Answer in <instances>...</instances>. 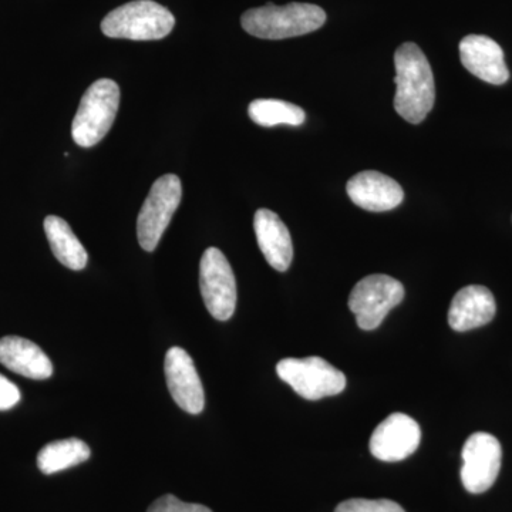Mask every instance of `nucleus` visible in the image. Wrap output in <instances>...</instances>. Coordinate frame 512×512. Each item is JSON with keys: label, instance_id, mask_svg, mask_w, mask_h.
<instances>
[{"label": "nucleus", "instance_id": "f257e3e1", "mask_svg": "<svg viewBox=\"0 0 512 512\" xmlns=\"http://www.w3.org/2000/svg\"><path fill=\"white\" fill-rule=\"evenodd\" d=\"M396 96L394 109L412 124H420L436 100L433 70L416 43L407 42L396 50Z\"/></svg>", "mask_w": 512, "mask_h": 512}, {"label": "nucleus", "instance_id": "f03ea898", "mask_svg": "<svg viewBox=\"0 0 512 512\" xmlns=\"http://www.w3.org/2000/svg\"><path fill=\"white\" fill-rule=\"evenodd\" d=\"M326 22L325 10L311 3H289L249 9L242 15L241 25L251 36L266 40L289 39L308 35L322 28Z\"/></svg>", "mask_w": 512, "mask_h": 512}, {"label": "nucleus", "instance_id": "7ed1b4c3", "mask_svg": "<svg viewBox=\"0 0 512 512\" xmlns=\"http://www.w3.org/2000/svg\"><path fill=\"white\" fill-rule=\"evenodd\" d=\"M173 13L153 0H134L114 9L101 22V32L113 39L160 40L173 32Z\"/></svg>", "mask_w": 512, "mask_h": 512}, {"label": "nucleus", "instance_id": "20e7f679", "mask_svg": "<svg viewBox=\"0 0 512 512\" xmlns=\"http://www.w3.org/2000/svg\"><path fill=\"white\" fill-rule=\"evenodd\" d=\"M120 106L119 84L100 79L86 90L72 124L74 143L83 148L99 144L113 127Z\"/></svg>", "mask_w": 512, "mask_h": 512}, {"label": "nucleus", "instance_id": "39448f33", "mask_svg": "<svg viewBox=\"0 0 512 512\" xmlns=\"http://www.w3.org/2000/svg\"><path fill=\"white\" fill-rule=\"evenodd\" d=\"M181 198L183 185L177 175H164L153 184L137 220L138 242L144 251L153 252L158 247Z\"/></svg>", "mask_w": 512, "mask_h": 512}, {"label": "nucleus", "instance_id": "423d86ee", "mask_svg": "<svg viewBox=\"0 0 512 512\" xmlns=\"http://www.w3.org/2000/svg\"><path fill=\"white\" fill-rule=\"evenodd\" d=\"M276 373L303 399L320 400L336 396L346 387L345 375L318 356L281 360L276 365Z\"/></svg>", "mask_w": 512, "mask_h": 512}, {"label": "nucleus", "instance_id": "0eeeda50", "mask_svg": "<svg viewBox=\"0 0 512 512\" xmlns=\"http://www.w3.org/2000/svg\"><path fill=\"white\" fill-rule=\"evenodd\" d=\"M403 298L404 288L397 279L389 275H369L357 282L350 292L349 309L355 313L360 329L375 330Z\"/></svg>", "mask_w": 512, "mask_h": 512}, {"label": "nucleus", "instance_id": "6e6552de", "mask_svg": "<svg viewBox=\"0 0 512 512\" xmlns=\"http://www.w3.org/2000/svg\"><path fill=\"white\" fill-rule=\"evenodd\" d=\"M202 299L212 318L228 320L237 308V281L228 259L218 248H208L201 258Z\"/></svg>", "mask_w": 512, "mask_h": 512}, {"label": "nucleus", "instance_id": "1a4fd4ad", "mask_svg": "<svg viewBox=\"0 0 512 512\" xmlns=\"http://www.w3.org/2000/svg\"><path fill=\"white\" fill-rule=\"evenodd\" d=\"M461 457V481L468 493L483 494L490 490L500 474L503 463V448L500 441L491 434L478 431L468 437Z\"/></svg>", "mask_w": 512, "mask_h": 512}, {"label": "nucleus", "instance_id": "9d476101", "mask_svg": "<svg viewBox=\"0 0 512 512\" xmlns=\"http://www.w3.org/2000/svg\"><path fill=\"white\" fill-rule=\"evenodd\" d=\"M419 423L403 413H393L383 420L370 439V453L380 461L396 463L412 456L420 446Z\"/></svg>", "mask_w": 512, "mask_h": 512}, {"label": "nucleus", "instance_id": "9b49d317", "mask_svg": "<svg viewBox=\"0 0 512 512\" xmlns=\"http://www.w3.org/2000/svg\"><path fill=\"white\" fill-rule=\"evenodd\" d=\"M164 372L168 390L177 406L184 412L200 414L205 407L204 386L191 356L174 346L165 355Z\"/></svg>", "mask_w": 512, "mask_h": 512}, {"label": "nucleus", "instance_id": "f8f14e48", "mask_svg": "<svg viewBox=\"0 0 512 512\" xmlns=\"http://www.w3.org/2000/svg\"><path fill=\"white\" fill-rule=\"evenodd\" d=\"M458 49L463 66L483 82L501 86L510 79V70L505 64L503 49L491 37L466 36L461 40Z\"/></svg>", "mask_w": 512, "mask_h": 512}, {"label": "nucleus", "instance_id": "ddd939ff", "mask_svg": "<svg viewBox=\"0 0 512 512\" xmlns=\"http://www.w3.org/2000/svg\"><path fill=\"white\" fill-rule=\"evenodd\" d=\"M346 191L357 207L366 211L394 210L403 202L402 185L379 171H363L350 178Z\"/></svg>", "mask_w": 512, "mask_h": 512}, {"label": "nucleus", "instance_id": "4468645a", "mask_svg": "<svg viewBox=\"0 0 512 512\" xmlns=\"http://www.w3.org/2000/svg\"><path fill=\"white\" fill-rule=\"evenodd\" d=\"M497 312L493 292L481 285L460 289L448 309V325L456 332L481 328L494 319Z\"/></svg>", "mask_w": 512, "mask_h": 512}, {"label": "nucleus", "instance_id": "2eb2a0df", "mask_svg": "<svg viewBox=\"0 0 512 512\" xmlns=\"http://www.w3.org/2000/svg\"><path fill=\"white\" fill-rule=\"evenodd\" d=\"M256 241L268 264L286 272L292 264L293 245L289 229L275 212L258 210L254 217Z\"/></svg>", "mask_w": 512, "mask_h": 512}, {"label": "nucleus", "instance_id": "dca6fc26", "mask_svg": "<svg viewBox=\"0 0 512 512\" xmlns=\"http://www.w3.org/2000/svg\"><path fill=\"white\" fill-rule=\"evenodd\" d=\"M0 363L6 369L33 380L49 379L53 375L52 360L36 343L19 336L0 339Z\"/></svg>", "mask_w": 512, "mask_h": 512}, {"label": "nucleus", "instance_id": "f3484780", "mask_svg": "<svg viewBox=\"0 0 512 512\" xmlns=\"http://www.w3.org/2000/svg\"><path fill=\"white\" fill-rule=\"evenodd\" d=\"M45 232L53 255L60 264L72 271H82L86 268L89 255L63 218L49 215L45 220Z\"/></svg>", "mask_w": 512, "mask_h": 512}, {"label": "nucleus", "instance_id": "a211bd4d", "mask_svg": "<svg viewBox=\"0 0 512 512\" xmlns=\"http://www.w3.org/2000/svg\"><path fill=\"white\" fill-rule=\"evenodd\" d=\"M90 447L79 439L53 441L40 450L37 467L46 476L59 473L89 460Z\"/></svg>", "mask_w": 512, "mask_h": 512}, {"label": "nucleus", "instance_id": "6ab92c4d", "mask_svg": "<svg viewBox=\"0 0 512 512\" xmlns=\"http://www.w3.org/2000/svg\"><path fill=\"white\" fill-rule=\"evenodd\" d=\"M248 114L255 124L262 127L302 126L306 120L305 110L288 101L258 99L248 107Z\"/></svg>", "mask_w": 512, "mask_h": 512}, {"label": "nucleus", "instance_id": "aec40b11", "mask_svg": "<svg viewBox=\"0 0 512 512\" xmlns=\"http://www.w3.org/2000/svg\"><path fill=\"white\" fill-rule=\"evenodd\" d=\"M335 512H404L399 504L390 500H365V498H353L343 501Z\"/></svg>", "mask_w": 512, "mask_h": 512}, {"label": "nucleus", "instance_id": "412c9836", "mask_svg": "<svg viewBox=\"0 0 512 512\" xmlns=\"http://www.w3.org/2000/svg\"><path fill=\"white\" fill-rule=\"evenodd\" d=\"M147 512H212L210 508L201 504L184 503L174 495L167 494L158 498L151 504Z\"/></svg>", "mask_w": 512, "mask_h": 512}, {"label": "nucleus", "instance_id": "4be33fe9", "mask_svg": "<svg viewBox=\"0 0 512 512\" xmlns=\"http://www.w3.org/2000/svg\"><path fill=\"white\" fill-rule=\"evenodd\" d=\"M20 402V390L8 377L0 375V412L10 410Z\"/></svg>", "mask_w": 512, "mask_h": 512}]
</instances>
